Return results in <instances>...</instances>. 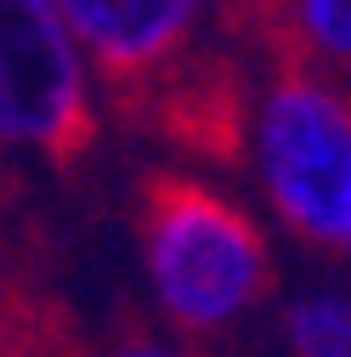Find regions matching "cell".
I'll return each mask as SVG.
<instances>
[{"mask_svg":"<svg viewBox=\"0 0 351 357\" xmlns=\"http://www.w3.org/2000/svg\"><path fill=\"white\" fill-rule=\"evenodd\" d=\"M136 261L176 340L227 335L278 284L272 233L244 199L193 170H159L136 199Z\"/></svg>","mask_w":351,"mask_h":357,"instance_id":"cell-1","label":"cell"},{"mask_svg":"<svg viewBox=\"0 0 351 357\" xmlns=\"http://www.w3.org/2000/svg\"><path fill=\"white\" fill-rule=\"evenodd\" d=\"M244 159L267 221L323 261H351V85L283 63L244 108Z\"/></svg>","mask_w":351,"mask_h":357,"instance_id":"cell-2","label":"cell"},{"mask_svg":"<svg viewBox=\"0 0 351 357\" xmlns=\"http://www.w3.org/2000/svg\"><path fill=\"white\" fill-rule=\"evenodd\" d=\"M97 91L52 0H0V153L79 159L97 137Z\"/></svg>","mask_w":351,"mask_h":357,"instance_id":"cell-3","label":"cell"},{"mask_svg":"<svg viewBox=\"0 0 351 357\" xmlns=\"http://www.w3.org/2000/svg\"><path fill=\"white\" fill-rule=\"evenodd\" d=\"M52 12L74 34L97 85L148 91L193 57L215 0H52Z\"/></svg>","mask_w":351,"mask_h":357,"instance_id":"cell-4","label":"cell"},{"mask_svg":"<svg viewBox=\"0 0 351 357\" xmlns=\"http://www.w3.org/2000/svg\"><path fill=\"white\" fill-rule=\"evenodd\" d=\"M283 357H351V289H306L278 312Z\"/></svg>","mask_w":351,"mask_h":357,"instance_id":"cell-5","label":"cell"},{"mask_svg":"<svg viewBox=\"0 0 351 357\" xmlns=\"http://www.w3.org/2000/svg\"><path fill=\"white\" fill-rule=\"evenodd\" d=\"M278 17L295 40V63L323 68V74H351V0H278Z\"/></svg>","mask_w":351,"mask_h":357,"instance_id":"cell-6","label":"cell"},{"mask_svg":"<svg viewBox=\"0 0 351 357\" xmlns=\"http://www.w3.org/2000/svg\"><path fill=\"white\" fill-rule=\"evenodd\" d=\"M108 357H193V351H187V340H176L164 329H125L108 346Z\"/></svg>","mask_w":351,"mask_h":357,"instance_id":"cell-7","label":"cell"}]
</instances>
